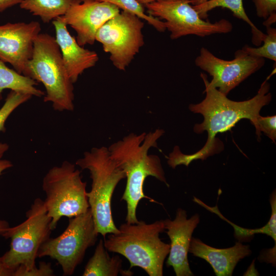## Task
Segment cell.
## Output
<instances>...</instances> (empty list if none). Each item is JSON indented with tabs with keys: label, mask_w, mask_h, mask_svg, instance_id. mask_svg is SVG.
<instances>
[{
	"label": "cell",
	"mask_w": 276,
	"mask_h": 276,
	"mask_svg": "<svg viewBox=\"0 0 276 276\" xmlns=\"http://www.w3.org/2000/svg\"><path fill=\"white\" fill-rule=\"evenodd\" d=\"M32 96L11 90L0 109V132L5 131V124L9 116L21 104L28 101Z\"/></svg>",
	"instance_id": "obj_24"
},
{
	"label": "cell",
	"mask_w": 276,
	"mask_h": 276,
	"mask_svg": "<svg viewBox=\"0 0 276 276\" xmlns=\"http://www.w3.org/2000/svg\"><path fill=\"white\" fill-rule=\"evenodd\" d=\"M118 229L105 239L106 249L125 257L130 268L139 267L149 276L163 275L164 263L170 251V244L159 238L165 230L164 220L152 223L142 220L136 223L126 222Z\"/></svg>",
	"instance_id": "obj_3"
},
{
	"label": "cell",
	"mask_w": 276,
	"mask_h": 276,
	"mask_svg": "<svg viewBox=\"0 0 276 276\" xmlns=\"http://www.w3.org/2000/svg\"><path fill=\"white\" fill-rule=\"evenodd\" d=\"M9 147V146L7 143L0 142V175L3 171L13 166L11 161L2 159L5 153L8 150Z\"/></svg>",
	"instance_id": "obj_28"
},
{
	"label": "cell",
	"mask_w": 276,
	"mask_h": 276,
	"mask_svg": "<svg viewBox=\"0 0 276 276\" xmlns=\"http://www.w3.org/2000/svg\"><path fill=\"white\" fill-rule=\"evenodd\" d=\"M86 186L81 172L68 161L65 160L48 171L43 178L42 188L52 230L56 228L62 217L72 218L89 209Z\"/></svg>",
	"instance_id": "obj_6"
},
{
	"label": "cell",
	"mask_w": 276,
	"mask_h": 276,
	"mask_svg": "<svg viewBox=\"0 0 276 276\" xmlns=\"http://www.w3.org/2000/svg\"><path fill=\"white\" fill-rule=\"evenodd\" d=\"M193 200L209 211L218 215L220 218L231 224L234 229V236L239 241H249L253 238L255 234L262 233L270 236L274 241V245H276V205L275 204L271 205V215L267 224L261 228L252 229L241 227L228 220L221 214L217 205L214 207L208 206L195 197H193Z\"/></svg>",
	"instance_id": "obj_21"
},
{
	"label": "cell",
	"mask_w": 276,
	"mask_h": 276,
	"mask_svg": "<svg viewBox=\"0 0 276 276\" xmlns=\"http://www.w3.org/2000/svg\"><path fill=\"white\" fill-rule=\"evenodd\" d=\"M142 5L148 15L164 20L171 39L189 35L204 37L227 33L233 30V25L225 19L211 22L201 18L190 0H155Z\"/></svg>",
	"instance_id": "obj_9"
},
{
	"label": "cell",
	"mask_w": 276,
	"mask_h": 276,
	"mask_svg": "<svg viewBox=\"0 0 276 276\" xmlns=\"http://www.w3.org/2000/svg\"><path fill=\"white\" fill-rule=\"evenodd\" d=\"M62 60L71 81L75 83L85 70L94 66L99 60L97 53L84 48L68 32L60 17L52 21Z\"/></svg>",
	"instance_id": "obj_15"
},
{
	"label": "cell",
	"mask_w": 276,
	"mask_h": 276,
	"mask_svg": "<svg viewBox=\"0 0 276 276\" xmlns=\"http://www.w3.org/2000/svg\"><path fill=\"white\" fill-rule=\"evenodd\" d=\"M189 252L209 263L217 276H231L239 261L250 255L251 250L249 245L240 241L231 247L217 248L192 237Z\"/></svg>",
	"instance_id": "obj_16"
},
{
	"label": "cell",
	"mask_w": 276,
	"mask_h": 276,
	"mask_svg": "<svg viewBox=\"0 0 276 276\" xmlns=\"http://www.w3.org/2000/svg\"><path fill=\"white\" fill-rule=\"evenodd\" d=\"M14 271L15 269L6 265L2 256L0 257V276H13Z\"/></svg>",
	"instance_id": "obj_29"
},
{
	"label": "cell",
	"mask_w": 276,
	"mask_h": 276,
	"mask_svg": "<svg viewBox=\"0 0 276 276\" xmlns=\"http://www.w3.org/2000/svg\"><path fill=\"white\" fill-rule=\"evenodd\" d=\"M120 10L112 4L99 0H75L60 18L75 31L77 42L83 47L95 43L98 30Z\"/></svg>",
	"instance_id": "obj_12"
},
{
	"label": "cell",
	"mask_w": 276,
	"mask_h": 276,
	"mask_svg": "<svg viewBox=\"0 0 276 276\" xmlns=\"http://www.w3.org/2000/svg\"><path fill=\"white\" fill-rule=\"evenodd\" d=\"M54 270L50 263L40 262L38 266L36 265L30 270L22 271L15 273L14 276H52Z\"/></svg>",
	"instance_id": "obj_27"
},
{
	"label": "cell",
	"mask_w": 276,
	"mask_h": 276,
	"mask_svg": "<svg viewBox=\"0 0 276 276\" xmlns=\"http://www.w3.org/2000/svg\"><path fill=\"white\" fill-rule=\"evenodd\" d=\"M98 234L89 209L83 214L70 218L66 228L61 235L50 237L42 244L37 257L48 256L56 260L63 274L71 275L82 262L86 250L96 243Z\"/></svg>",
	"instance_id": "obj_8"
},
{
	"label": "cell",
	"mask_w": 276,
	"mask_h": 276,
	"mask_svg": "<svg viewBox=\"0 0 276 276\" xmlns=\"http://www.w3.org/2000/svg\"><path fill=\"white\" fill-rule=\"evenodd\" d=\"M26 219L21 223L9 227L2 237L10 239V249L3 256L4 262L15 269V273L28 270L36 266L39 249L50 238L51 219L44 200L36 198L26 212Z\"/></svg>",
	"instance_id": "obj_7"
},
{
	"label": "cell",
	"mask_w": 276,
	"mask_h": 276,
	"mask_svg": "<svg viewBox=\"0 0 276 276\" xmlns=\"http://www.w3.org/2000/svg\"><path fill=\"white\" fill-rule=\"evenodd\" d=\"M244 275H258L259 273L256 269L255 267V260L252 261V262L248 267L246 272L244 273Z\"/></svg>",
	"instance_id": "obj_31"
},
{
	"label": "cell",
	"mask_w": 276,
	"mask_h": 276,
	"mask_svg": "<svg viewBox=\"0 0 276 276\" xmlns=\"http://www.w3.org/2000/svg\"><path fill=\"white\" fill-rule=\"evenodd\" d=\"M200 77L205 85V97L199 103L190 104L189 108L193 112L203 116V122L195 124L194 131L198 134L206 131L208 139L204 146L192 154H183L179 147L175 146L168 157V165L174 169L180 165L188 166L194 160H203L217 153L216 135L231 130L241 119L249 120L256 130L257 118L261 109L268 105L272 99L269 92L270 84L266 80L251 99L235 101L228 99L227 96L217 89L210 87L205 74L201 73Z\"/></svg>",
	"instance_id": "obj_1"
},
{
	"label": "cell",
	"mask_w": 276,
	"mask_h": 276,
	"mask_svg": "<svg viewBox=\"0 0 276 276\" xmlns=\"http://www.w3.org/2000/svg\"><path fill=\"white\" fill-rule=\"evenodd\" d=\"M267 34L263 39V44L258 48L245 45L242 49L247 54L259 58H267L276 61V29L266 27Z\"/></svg>",
	"instance_id": "obj_23"
},
{
	"label": "cell",
	"mask_w": 276,
	"mask_h": 276,
	"mask_svg": "<svg viewBox=\"0 0 276 276\" xmlns=\"http://www.w3.org/2000/svg\"><path fill=\"white\" fill-rule=\"evenodd\" d=\"M76 164L90 174L91 188L86 195L98 233L104 238L107 234L116 233L119 229L112 218L111 201L117 185L126 178L125 172L105 147L85 152Z\"/></svg>",
	"instance_id": "obj_4"
},
{
	"label": "cell",
	"mask_w": 276,
	"mask_h": 276,
	"mask_svg": "<svg viewBox=\"0 0 276 276\" xmlns=\"http://www.w3.org/2000/svg\"><path fill=\"white\" fill-rule=\"evenodd\" d=\"M164 133L163 129L139 135L131 133L108 148L112 158L125 173L127 182L121 200L127 204V223L138 222L136 210L142 199L151 200L144 193L143 185L146 177H154L169 187L160 158L156 155L148 154L150 148L157 147V140Z\"/></svg>",
	"instance_id": "obj_2"
},
{
	"label": "cell",
	"mask_w": 276,
	"mask_h": 276,
	"mask_svg": "<svg viewBox=\"0 0 276 276\" xmlns=\"http://www.w3.org/2000/svg\"><path fill=\"white\" fill-rule=\"evenodd\" d=\"M155 0H137V1L142 4L152 2ZM208 0H190V4L193 6L199 5L205 2Z\"/></svg>",
	"instance_id": "obj_33"
},
{
	"label": "cell",
	"mask_w": 276,
	"mask_h": 276,
	"mask_svg": "<svg viewBox=\"0 0 276 276\" xmlns=\"http://www.w3.org/2000/svg\"><path fill=\"white\" fill-rule=\"evenodd\" d=\"M257 128L256 130L258 139L260 140L261 132L265 134L275 143L276 140V116L262 117L260 114L257 118Z\"/></svg>",
	"instance_id": "obj_25"
},
{
	"label": "cell",
	"mask_w": 276,
	"mask_h": 276,
	"mask_svg": "<svg viewBox=\"0 0 276 276\" xmlns=\"http://www.w3.org/2000/svg\"><path fill=\"white\" fill-rule=\"evenodd\" d=\"M9 227V224L6 220L0 219V236H2Z\"/></svg>",
	"instance_id": "obj_32"
},
{
	"label": "cell",
	"mask_w": 276,
	"mask_h": 276,
	"mask_svg": "<svg viewBox=\"0 0 276 276\" xmlns=\"http://www.w3.org/2000/svg\"><path fill=\"white\" fill-rule=\"evenodd\" d=\"M22 0H0V12L7 9L19 4Z\"/></svg>",
	"instance_id": "obj_30"
},
{
	"label": "cell",
	"mask_w": 276,
	"mask_h": 276,
	"mask_svg": "<svg viewBox=\"0 0 276 276\" xmlns=\"http://www.w3.org/2000/svg\"><path fill=\"white\" fill-rule=\"evenodd\" d=\"M199 222L198 214L188 219L187 212L181 208L177 210L174 220H164L165 229L171 241L166 265L173 267L176 276L194 275L190 267L188 254L193 233Z\"/></svg>",
	"instance_id": "obj_14"
},
{
	"label": "cell",
	"mask_w": 276,
	"mask_h": 276,
	"mask_svg": "<svg viewBox=\"0 0 276 276\" xmlns=\"http://www.w3.org/2000/svg\"><path fill=\"white\" fill-rule=\"evenodd\" d=\"M122 260L118 256L110 257L101 239L98 243L94 255L87 262L83 272V276H117L131 275L130 271L122 268Z\"/></svg>",
	"instance_id": "obj_17"
},
{
	"label": "cell",
	"mask_w": 276,
	"mask_h": 276,
	"mask_svg": "<svg viewBox=\"0 0 276 276\" xmlns=\"http://www.w3.org/2000/svg\"><path fill=\"white\" fill-rule=\"evenodd\" d=\"M23 75L43 84L46 91L43 101L51 102L54 110H74L73 83L65 70L55 37L47 33L38 35Z\"/></svg>",
	"instance_id": "obj_5"
},
{
	"label": "cell",
	"mask_w": 276,
	"mask_h": 276,
	"mask_svg": "<svg viewBox=\"0 0 276 276\" xmlns=\"http://www.w3.org/2000/svg\"><path fill=\"white\" fill-rule=\"evenodd\" d=\"M40 31V23L35 21L0 26V60L9 63L14 70L23 75Z\"/></svg>",
	"instance_id": "obj_13"
},
{
	"label": "cell",
	"mask_w": 276,
	"mask_h": 276,
	"mask_svg": "<svg viewBox=\"0 0 276 276\" xmlns=\"http://www.w3.org/2000/svg\"><path fill=\"white\" fill-rule=\"evenodd\" d=\"M112 4L122 11L136 15L146 21L158 32H164L166 27L163 21L147 14L143 5L137 0H99Z\"/></svg>",
	"instance_id": "obj_22"
},
{
	"label": "cell",
	"mask_w": 276,
	"mask_h": 276,
	"mask_svg": "<svg viewBox=\"0 0 276 276\" xmlns=\"http://www.w3.org/2000/svg\"><path fill=\"white\" fill-rule=\"evenodd\" d=\"M257 15L265 19L275 14L276 0H253Z\"/></svg>",
	"instance_id": "obj_26"
},
{
	"label": "cell",
	"mask_w": 276,
	"mask_h": 276,
	"mask_svg": "<svg viewBox=\"0 0 276 276\" xmlns=\"http://www.w3.org/2000/svg\"><path fill=\"white\" fill-rule=\"evenodd\" d=\"M195 64L212 77L208 85L227 94L248 77L261 68L265 63L264 58L251 56L242 49L235 53V58L226 60L215 56L202 47L196 58Z\"/></svg>",
	"instance_id": "obj_11"
},
{
	"label": "cell",
	"mask_w": 276,
	"mask_h": 276,
	"mask_svg": "<svg viewBox=\"0 0 276 276\" xmlns=\"http://www.w3.org/2000/svg\"><path fill=\"white\" fill-rule=\"evenodd\" d=\"M141 18L122 11L106 22L98 30L95 39L105 52L110 54L112 64L125 71L144 44L142 32L144 23Z\"/></svg>",
	"instance_id": "obj_10"
},
{
	"label": "cell",
	"mask_w": 276,
	"mask_h": 276,
	"mask_svg": "<svg viewBox=\"0 0 276 276\" xmlns=\"http://www.w3.org/2000/svg\"><path fill=\"white\" fill-rule=\"evenodd\" d=\"M75 0H22L19 4L22 9L40 17L44 23H49L63 16Z\"/></svg>",
	"instance_id": "obj_20"
},
{
	"label": "cell",
	"mask_w": 276,
	"mask_h": 276,
	"mask_svg": "<svg viewBox=\"0 0 276 276\" xmlns=\"http://www.w3.org/2000/svg\"><path fill=\"white\" fill-rule=\"evenodd\" d=\"M37 84L38 82L34 80L9 68L0 60V99L2 93L5 89L32 96H44V92L35 87Z\"/></svg>",
	"instance_id": "obj_19"
},
{
	"label": "cell",
	"mask_w": 276,
	"mask_h": 276,
	"mask_svg": "<svg viewBox=\"0 0 276 276\" xmlns=\"http://www.w3.org/2000/svg\"><path fill=\"white\" fill-rule=\"evenodd\" d=\"M201 18L206 19L208 13L217 7L225 8L231 10L234 16L248 24L252 34V42L256 45L261 44L265 36L259 30L247 15L243 7V0H208L202 4L193 6Z\"/></svg>",
	"instance_id": "obj_18"
}]
</instances>
